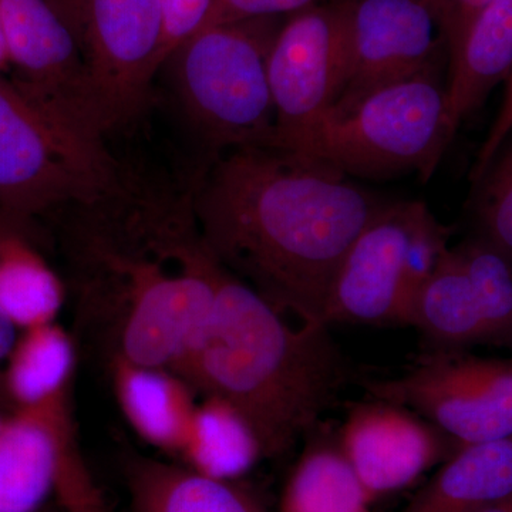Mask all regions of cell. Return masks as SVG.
Segmentation results:
<instances>
[{
	"mask_svg": "<svg viewBox=\"0 0 512 512\" xmlns=\"http://www.w3.org/2000/svg\"><path fill=\"white\" fill-rule=\"evenodd\" d=\"M194 184L123 165L109 191L62 208L77 293L113 322V357L174 372L210 316L224 266L202 237Z\"/></svg>",
	"mask_w": 512,
	"mask_h": 512,
	"instance_id": "cell-1",
	"label": "cell"
},
{
	"mask_svg": "<svg viewBox=\"0 0 512 512\" xmlns=\"http://www.w3.org/2000/svg\"><path fill=\"white\" fill-rule=\"evenodd\" d=\"M384 205L335 168L269 146L218 154L194 184L215 258L279 312L312 325H326L340 262Z\"/></svg>",
	"mask_w": 512,
	"mask_h": 512,
	"instance_id": "cell-2",
	"label": "cell"
},
{
	"mask_svg": "<svg viewBox=\"0 0 512 512\" xmlns=\"http://www.w3.org/2000/svg\"><path fill=\"white\" fill-rule=\"evenodd\" d=\"M174 373L195 394L237 407L264 457L282 456L308 437L348 380L329 326H293L227 268L207 322Z\"/></svg>",
	"mask_w": 512,
	"mask_h": 512,
	"instance_id": "cell-3",
	"label": "cell"
},
{
	"mask_svg": "<svg viewBox=\"0 0 512 512\" xmlns=\"http://www.w3.org/2000/svg\"><path fill=\"white\" fill-rule=\"evenodd\" d=\"M454 134L447 116V86L439 72H431L333 106L282 151L346 175L417 173L426 181Z\"/></svg>",
	"mask_w": 512,
	"mask_h": 512,
	"instance_id": "cell-4",
	"label": "cell"
},
{
	"mask_svg": "<svg viewBox=\"0 0 512 512\" xmlns=\"http://www.w3.org/2000/svg\"><path fill=\"white\" fill-rule=\"evenodd\" d=\"M121 168L106 137L0 76V212L26 218L93 200Z\"/></svg>",
	"mask_w": 512,
	"mask_h": 512,
	"instance_id": "cell-5",
	"label": "cell"
},
{
	"mask_svg": "<svg viewBox=\"0 0 512 512\" xmlns=\"http://www.w3.org/2000/svg\"><path fill=\"white\" fill-rule=\"evenodd\" d=\"M282 23L261 18L210 26L165 63L173 67L185 117L215 156L271 144L275 110L268 57Z\"/></svg>",
	"mask_w": 512,
	"mask_h": 512,
	"instance_id": "cell-6",
	"label": "cell"
},
{
	"mask_svg": "<svg viewBox=\"0 0 512 512\" xmlns=\"http://www.w3.org/2000/svg\"><path fill=\"white\" fill-rule=\"evenodd\" d=\"M161 0H82V47L87 94L104 136L146 107L164 67Z\"/></svg>",
	"mask_w": 512,
	"mask_h": 512,
	"instance_id": "cell-7",
	"label": "cell"
},
{
	"mask_svg": "<svg viewBox=\"0 0 512 512\" xmlns=\"http://www.w3.org/2000/svg\"><path fill=\"white\" fill-rule=\"evenodd\" d=\"M367 390L419 413L457 448L512 437V363L504 360L437 352Z\"/></svg>",
	"mask_w": 512,
	"mask_h": 512,
	"instance_id": "cell-8",
	"label": "cell"
},
{
	"mask_svg": "<svg viewBox=\"0 0 512 512\" xmlns=\"http://www.w3.org/2000/svg\"><path fill=\"white\" fill-rule=\"evenodd\" d=\"M50 493L67 512H109L80 453L70 394L16 409L0 427V512H35Z\"/></svg>",
	"mask_w": 512,
	"mask_h": 512,
	"instance_id": "cell-9",
	"label": "cell"
},
{
	"mask_svg": "<svg viewBox=\"0 0 512 512\" xmlns=\"http://www.w3.org/2000/svg\"><path fill=\"white\" fill-rule=\"evenodd\" d=\"M275 110L269 147L285 150L335 106L345 82V39L338 2L318 5L282 23L268 57Z\"/></svg>",
	"mask_w": 512,
	"mask_h": 512,
	"instance_id": "cell-10",
	"label": "cell"
},
{
	"mask_svg": "<svg viewBox=\"0 0 512 512\" xmlns=\"http://www.w3.org/2000/svg\"><path fill=\"white\" fill-rule=\"evenodd\" d=\"M345 82L335 106L389 84L437 72L446 49L426 0H338Z\"/></svg>",
	"mask_w": 512,
	"mask_h": 512,
	"instance_id": "cell-11",
	"label": "cell"
},
{
	"mask_svg": "<svg viewBox=\"0 0 512 512\" xmlns=\"http://www.w3.org/2000/svg\"><path fill=\"white\" fill-rule=\"evenodd\" d=\"M13 82L35 99L104 136L94 121L82 49L47 0H0Z\"/></svg>",
	"mask_w": 512,
	"mask_h": 512,
	"instance_id": "cell-12",
	"label": "cell"
},
{
	"mask_svg": "<svg viewBox=\"0 0 512 512\" xmlns=\"http://www.w3.org/2000/svg\"><path fill=\"white\" fill-rule=\"evenodd\" d=\"M412 202H386L357 235L330 288L325 323L407 325L404 254Z\"/></svg>",
	"mask_w": 512,
	"mask_h": 512,
	"instance_id": "cell-13",
	"label": "cell"
},
{
	"mask_svg": "<svg viewBox=\"0 0 512 512\" xmlns=\"http://www.w3.org/2000/svg\"><path fill=\"white\" fill-rule=\"evenodd\" d=\"M338 440L375 501L409 487L458 450L429 421L383 400L352 409Z\"/></svg>",
	"mask_w": 512,
	"mask_h": 512,
	"instance_id": "cell-14",
	"label": "cell"
},
{
	"mask_svg": "<svg viewBox=\"0 0 512 512\" xmlns=\"http://www.w3.org/2000/svg\"><path fill=\"white\" fill-rule=\"evenodd\" d=\"M111 379L121 412L150 446L180 454L192 414L195 392L173 370L136 365L113 357Z\"/></svg>",
	"mask_w": 512,
	"mask_h": 512,
	"instance_id": "cell-15",
	"label": "cell"
},
{
	"mask_svg": "<svg viewBox=\"0 0 512 512\" xmlns=\"http://www.w3.org/2000/svg\"><path fill=\"white\" fill-rule=\"evenodd\" d=\"M511 72L512 0H490L450 60L447 116L454 133Z\"/></svg>",
	"mask_w": 512,
	"mask_h": 512,
	"instance_id": "cell-16",
	"label": "cell"
},
{
	"mask_svg": "<svg viewBox=\"0 0 512 512\" xmlns=\"http://www.w3.org/2000/svg\"><path fill=\"white\" fill-rule=\"evenodd\" d=\"M512 494V437L458 448L402 512H477Z\"/></svg>",
	"mask_w": 512,
	"mask_h": 512,
	"instance_id": "cell-17",
	"label": "cell"
},
{
	"mask_svg": "<svg viewBox=\"0 0 512 512\" xmlns=\"http://www.w3.org/2000/svg\"><path fill=\"white\" fill-rule=\"evenodd\" d=\"M409 325L419 328L439 352L493 343L476 293L454 248H448L417 292Z\"/></svg>",
	"mask_w": 512,
	"mask_h": 512,
	"instance_id": "cell-18",
	"label": "cell"
},
{
	"mask_svg": "<svg viewBox=\"0 0 512 512\" xmlns=\"http://www.w3.org/2000/svg\"><path fill=\"white\" fill-rule=\"evenodd\" d=\"M128 484L134 512H269L235 481L163 461H134Z\"/></svg>",
	"mask_w": 512,
	"mask_h": 512,
	"instance_id": "cell-19",
	"label": "cell"
},
{
	"mask_svg": "<svg viewBox=\"0 0 512 512\" xmlns=\"http://www.w3.org/2000/svg\"><path fill=\"white\" fill-rule=\"evenodd\" d=\"M311 436L286 481L278 512H370L375 500L339 440L319 434V426Z\"/></svg>",
	"mask_w": 512,
	"mask_h": 512,
	"instance_id": "cell-20",
	"label": "cell"
},
{
	"mask_svg": "<svg viewBox=\"0 0 512 512\" xmlns=\"http://www.w3.org/2000/svg\"><path fill=\"white\" fill-rule=\"evenodd\" d=\"M202 399L178 456L202 476L237 481L264 457L261 443L237 407L220 397Z\"/></svg>",
	"mask_w": 512,
	"mask_h": 512,
	"instance_id": "cell-21",
	"label": "cell"
},
{
	"mask_svg": "<svg viewBox=\"0 0 512 512\" xmlns=\"http://www.w3.org/2000/svg\"><path fill=\"white\" fill-rule=\"evenodd\" d=\"M2 373V389L16 409H33L70 394L76 350L57 325L22 330Z\"/></svg>",
	"mask_w": 512,
	"mask_h": 512,
	"instance_id": "cell-22",
	"label": "cell"
},
{
	"mask_svg": "<svg viewBox=\"0 0 512 512\" xmlns=\"http://www.w3.org/2000/svg\"><path fill=\"white\" fill-rule=\"evenodd\" d=\"M64 285L28 239L8 229L0 242V312L18 330L55 323Z\"/></svg>",
	"mask_w": 512,
	"mask_h": 512,
	"instance_id": "cell-23",
	"label": "cell"
},
{
	"mask_svg": "<svg viewBox=\"0 0 512 512\" xmlns=\"http://www.w3.org/2000/svg\"><path fill=\"white\" fill-rule=\"evenodd\" d=\"M476 293L491 342H512V264L481 238L454 248Z\"/></svg>",
	"mask_w": 512,
	"mask_h": 512,
	"instance_id": "cell-24",
	"label": "cell"
},
{
	"mask_svg": "<svg viewBox=\"0 0 512 512\" xmlns=\"http://www.w3.org/2000/svg\"><path fill=\"white\" fill-rule=\"evenodd\" d=\"M476 185L478 238L512 264V143L504 144Z\"/></svg>",
	"mask_w": 512,
	"mask_h": 512,
	"instance_id": "cell-25",
	"label": "cell"
},
{
	"mask_svg": "<svg viewBox=\"0 0 512 512\" xmlns=\"http://www.w3.org/2000/svg\"><path fill=\"white\" fill-rule=\"evenodd\" d=\"M448 231L441 225L424 202L412 201L409 235L404 254V298L407 305V325L417 292L437 268L448 251Z\"/></svg>",
	"mask_w": 512,
	"mask_h": 512,
	"instance_id": "cell-26",
	"label": "cell"
},
{
	"mask_svg": "<svg viewBox=\"0 0 512 512\" xmlns=\"http://www.w3.org/2000/svg\"><path fill=\"white\" fill-rule=\"evenodd\" d=\"M215 0H161L164 15V66L175 50L200 32Z\"/></svg>",
	"mask_w": 512,
	"mask_h": 512,
	"instance_id": "cell-27",
	"label": "cell"
},
{
	"mask_svg": "<svg viewBox=\"0 0 512 512\" xmlns=\"http://www.w3.org/2000/svg\"><path fill=\"white\" fill-rule=\"evenodd\" d=\"M318 5L322 0H215L202 29L241 20L284 18Z\"/></svg>",
	"mask_w": 512,
	"mask_h": 512,
	"instance_id": "cell-28",
	"label": "cell"
},
{
	"mask_svg": "<svg viewBox=\"0 0 512 512\" xmlns=\"http://www.w3.org/2000/svg\"><path fill=\"white\" fill-rule=\"evenodd\" d=\"M488 2L490 0H426L439 25L448 59L456 55L471 23Z\"/></svg>",
	"mask_w": 512,
	"mask_h": 512,
	"instance_id": "cell-29",
	"label": "cell"
},
{
	"mask_svg": "<svg viewBox=\"0 0 512 512\" xmlns=\"http://www.w3.org/2000/svg\"><path fill=\"white\" fill-rule=\"evenodd\" d=\"M507 92H505L503 104L498 110L497 117L493 121L490 131L481 144L480 151L477 154L476 164L471 171V180L476 184L490 164L493 163L498 151L504 147V144L512 136V72L508 76Z\"/></svg>",
	"mask_w": 512,
	"mask_h": 512,
	"instance_id": "cell-30",
	"label": "cell"
},
{
	"mask_svg": "<svg viewBox=\"0 0 512 512\" xmlns=\"http://www.w3.org/2000/svg\"><path fill=\"white\" fill-rule=\"evenodd\" d=\"M56 10L60 19L72 30L80 45V33H82V0H47ZM82 49V47H80Z\"/></svg>",
	"mask_w": 512,
	"mask_h": 512,
	"instance_id": "cell-31",
	"label": "cell"
},
{
	"mask_svg": "<svg viewBox=\"0 0 512 512\" xmlns=\"http://www.w3.org/2000/svg\"><path fill=\"white\" fill-rule=\"evenodd\" d=\"M16 340H18V329L0 312V365L8 360ZM0 387H2V375H0Z\"/></svg>",
	"mask_w": 512,
	"mask_h": 512,
	"instance_id": "cell-32",
	"label": "cell"
},
{
	"mask_svg": "<svg viewBox=\"0 0 512 512\" xmlns=\"http://www.w3.org/2000/svg\"><path fill=\"white\" fill-rule=\"evenodd\" d=\"M10 72V56L8 42H6L5 30L0 19V76Z\"/></svg>",
	"mask_w": 512,
	"mask_h": 512,
	"instance_id": "cell-33",
	"label": "cell"
},
{
	"mask_svg": "<svg viewBox=\"0 0 512 512\" xmlns=\"http://www.w3.org/2000/svg\"><path fill=\"white\" fill-rule=\"evenodd\" d=\"M477 512H512V494L495 501L493 504L487 505V507L481 508Z\"/></svg>",
	"mask_w": 512,
	"mask_h": 512,
	"instance_id": "cell-34",
	"label": "cell"
},
{
	"mask_svg": "<svg viewBox=\"0 0 512 512\" xmlns=\"http://www.w3.org/2000/svg\"><path fill=\"white\" fill-rule=\"evenodd\" d=\"M8 227H5V225L0 222V242H2L3 235H5V232L8 231Z\"/></svg>",
	"mask_w": 512,
	"mask_h": 512,
	"instance_id": "cell-35",
	"label": "cell"
},
{
	"mask_svg": "<svg viewBox=\"0 0 512 512\" xmlns=\"http://www.w3.org/2000/svg\"><path fill=\"white\" fill-rule=\"evenodd\" d=\"M6 417H8V416H5V414L0 412V427H2L3 423H5Z\"/></svg>",
	"mask_w": 512,
	"mask_h": 512,
	"instance_id": "cell-36",
	"label": "cell"
}]
</instances>
